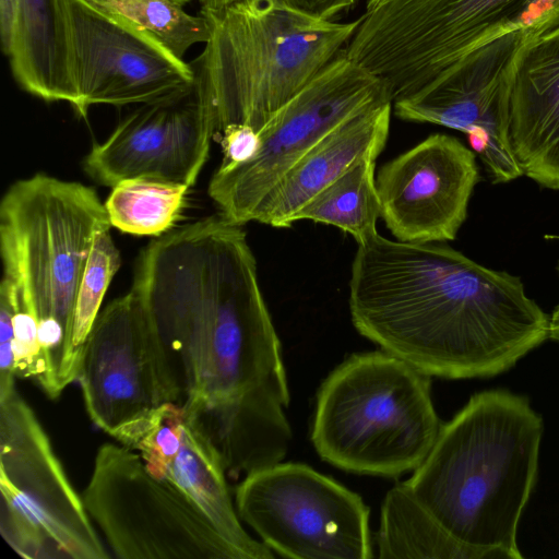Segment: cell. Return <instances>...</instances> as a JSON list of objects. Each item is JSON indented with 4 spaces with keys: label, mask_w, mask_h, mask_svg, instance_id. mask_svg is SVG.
<instances>
[{
    "label": "cell",
    "mask_w": 559,
    "mask_h": 559,
    "mask_svg": "<svg viewBox=\"0 0 559 559\" xmlns=\"http://www.w3.org/2000/svg\"><path fill=\"white\" fill-rule=\"evenodd\" d=\"M349 278L356 330L429 377H493L549 337V316L520 277L440 242L357 243Z\"/></svg>",
    "instance_id": "cell-1"
},
{
    "label": "cell",
    "mask_w": 559,
    "mask_h": 559,
    "mask_svg": "<svg viewBox=\"0 0 559 559\" xmlns=\"http://www.w3.org/2000/svg\"><path fill=\"white\" fill-rule=\"evenodd\" d=\"M132 288L165 346L187 409L199 413L286 381L241 225L216 214L159 236L142 251Z\"/></svg>",
    "instance_id": "cell-2"
},
{
    "label": "cell",
    "mask_w": 559,
    "mask_h": 559,
    "mask_svg": "<svg viewBox=\"0 0 559 559\" xmlns=\"http://www.w3.org/2000/svg\"><path fill=\"white\" fill-rule=\"evenodd\" d=\"M543 431L526 396L502 389L475 393L441 426L405 485L481 559H521L518 527L535 486Z\"/></svg>",
    "instance_id": "cell-3"
},
{
    "label": "cell",
    "mask_w": 559,
    "mask_h": 559,
    "mask_svg": "<svg viewBox=\"0 0 559 559\" xmlns=\"http://www.w3.org/2000/svg\"><path fill=\"white\" fill-rule=\"evenodd\" d=\"M106 228L111 224L94 189L46 174L15 181L0 202L2 276L36 317L35 382L50 399L78 378L75 300L93 239Z\"/></svg>",
    "instance_id": "cell-4"
},
{
    "label": "cell",
    "mask_w": 559,
    "mask_h": 559,
    "mask_svg": "<svg viewBox=\"0 0 559 559\" xmlns=\"http://www.w3.org/2000/svg\"><path fill=\"white\" fill-rule=\"evenodd\" d=\"M201 13L211 36L190 64L216 133L233 124L259 132L347 46L359 24L316 19L280 0H237Z\"/></svg>",
    "instance_id": "cell-5"
},
{
    "label": "cell",
    "mask_w": 559,
    "mask_h": 559,
    "mask_svg": "<svg viewBox=\"0 0 559 559\" xmlns=\"http://www.w3.org/2000/svg\"><path fill=\"white\" fill-rule=\"evenodd\" d=\"M441 426L430 377L381 349L352 355L323 381L311 440L341 469L388 477L415 471Z\"/></svg>",
    "instance_id": "cell-6"
},
{
    "label": "cell",
    "mask_w": 559,
    "mask_h": 559,
    "mask_svg": "<svg viewBox=\"0 0 559 559\" xmlns=\"http://www.w3.org/2000/svg\"><path fill=\"white\" fill-rule=\"evenodd\" d=\"M558 25L559 0H367L344 51L394 102L501 35Z\"/></svg>",
    "instance_id": "cell-7"
},
{
    "label": "cell",
    "mask_w": 559,
    "mask_h": 559,
    "mask_svg": "<svg viewBox=\"0 0 559 559\" xmlns=\"http://www.w3.org/2000/svg\"><path fill=\"white\" fill-rule=\"evenodd\" d=\"M55 102L80 117L97 105L148 104L191 91L194 72L154 35L86 0H51Z\"/></svg>",
    "instance_id": "cell-8"
},
{
    "label": "cell",
    "mask_w": 559,
    "mask_h": 559,
    "mask_svg": "<svg viewBox=\"0 0 559 559\" xmlns=\"http://www.w3.org/2000/svg\"><path fill=\"white\" fill-rule=\"evenodd\" d=\"M0 532L26 559H106L91 516L15 384L0 392Z\"/></svg>",
    "instance_id": "cell-9"
},
{
    "label": "cell",
    "mask_w": 559,
    "mask_h": 559,
    "mask_svg": "<svg viewBox=\"0 0 559 559\" xmlns=\"http://www.w3.org/2000/svg\"><path fill=\"white\" fill-rule=\"evenodd\" d=\"M344 49L263 126L252 158L213 174L209 195L226 219L254 222L264 199L318 142L357 114L393 102L386 84Z\"/></svg>",
    "instance_id": "cell-10"
},
{
    "label": "cell",
    "mask_w": 559,
    "mask_h": 559,
    "mask_svg": "<svg viewBox=\"0 0 559 559\" xmlns=\"http://www.w3.org/2000/svg\"><path fill=\"white\" fill-rule=\"evenodd\" d=\"M83 501L119 558L238 559L182 492L122 444L98 449Z\"/></svg>",
    "instance_id": "cell-11"
},
{
    "label": "cell",
    "mask_w": 559,
    "mask_h": 559,
    "mask_svg": "<svg viewBox=\"0 0 559 559\" xmlns=\"http://www.w3.org/2000/svg\"><path fill=\"white\" fill-rule=\"evenodd\" d=\"M79 381L92 421L122 445L181 390L138 293L102 310L83 345Z\"/></svg>",
    "instance_id": "cell-12"
},
{
    "label": "cell",
    "mask_w": 559,
    "mask_h": 559,
    "mask_svg": "<svg viewBox=\"0 0 559 559\" xmlns=\"http://www.w3.org/2000/svg\"><path fill=\"white\" fill-rule=\"evenodd\" d=\"M236 509L282 557L369 559V509L356 492L308 465L278 463L249 474Z\"/></svg>",
    "instance_id": "cell-13"
},
{
    "label": "cell",
    "mask_w": 559,
    "mask_h": 559,
    "mask_svg": "<svg viewBox=\"0 0 559 559\" xmlns=\"http://www.w3.org/2000/svg\"><path fill=\"white\" fill-rule=\"evenodd\" d=\"M536 34L519 29L480 46L421 88L394 100V115L464 132L493 182L519 178L522 171L508 139L507 76L520 48Z\"/></svg>",
    "instance_id": "cell-14"
},
{
    "label": "cell",
    "mask_w": 559,
    "mask_h": 559,
    "mask_svg": "<svg viewBox=\"0 0 559 559\" xmlns=\"http://www.w3.org/2000/svg\"><path fill=\"white\" fill-rule=\"evenodd\" d=\"M216 130L194 92L142 104L85 156L86 174L114 187L150 179L191 188L210 155Z\"/></svg>",
    "instance_id": "cell-15"
},
{
    "label": "cell",
    "mask_w": 559,
    "mask_h": 559,
    "mask_svg": "<svg viewBox=\"0 0 559 559\" xmlns=\"http://www.w3.org/2000/svg\"><path fill=\"white\" fill-rule=\"evenodd\" d=\"M478 180L473 151L454 136L431 134L380 168V217L400 241L453 240Z\"/></svg>",
    "instance_id": "cell-16"
},
{
    "label": "cell",
    "mask_w": 559,
    "mask_h": 559,
    "mask_svg": "<svg viewBox=\"0 0 559 559\" xmlns=\"http://www.w3.org/2000/svg\"><path fill=\"white\" fill-rule=\"evenodd\" d=\"M138 451L147 469L182 492L214 525L238 559L274 558L242 527L229 495L222 459L199 415L168 403L124 445Z\"/></svg>",
    "instance_id": "cell-17"
},
{
    "label": "cell",
    "mask_w": 559,
    "mask_h": 559,
    "mask_svg": "<svg viewBox=\"0 0 559 559\" xmlns=\"http://www.w3.org/2000/svg\"><path fill=\"white\" fill-rule=\"evenodd\" d=\"M507 126L522 175L559 190V25L518 51L507 76Z\"/></svg>",
    "instance_id": "cell-18"
},
{
    "label": "cell",
    "mask_w": 559,
    "mask_h": 559,
    "mask_svg": "<svg viewBox=\"0 0 559 559\" xmlns=\"http://www.w3.org/2000/svg\"><path fill=\"white\" fill-rule=\"evenodd\" d=\"M393 102L374 105L331 131L281 179L261 204L255 221L290 227L296 214L361 157L385 146Z\"/></svg>",
    "instance_id": "cell-19"
},
{
    "label": "cell",
    "mask_w": 559,
    "mask_h": 559,
    "mask_svg": "<svg viewBox=\"0 0 559 559\" xmlns=\"http://www.w3.org/2000/svg\"><path fill=\"white\" fill-rule=\"evenodd\" d=\"M287 381L266 383L241 399L197 413L226 473L249 475L285 457L292 430L284 414Z\"/></svg>",
    "instance_id": "cell-20"
},
{
    "label": "cell",
    "mask_w": 559,
    "mask_h": 559,
    "mask_svg": "<svg viewBox=\"0 0 559 559\" xmlns=\"http://www.w3.org/2000/svg\"><path fill=\"white\" fill-rule=\"evenodd\" d=\"M378 550L380 558L481 559L455 539L405 483L390 489L382 502Z\"/></svg>",
    "instance_id": "cell-21"
},
{
    "label": "cell",
    "mask_w": 559,
    "mask_h": 559,
    "mask_svg": "<svg viewBox=\"0 0 559 559\" xmlns=\"http://www.w3.org/2000/svg\"><path fill=\"white\" fill-rule=\"evenodd\" d=\"M377 156L358 159L341 177L310 200L295 216L332 225L361 243L376 236L381 215L376 186Z\"/></svg>",
    "instance_id": "cell-22"
},
{
    "label": "cell",
    "mask_w": 559,
    "mask_h": 559,
    "mask_svg": "<svg viewBox=\"0 0 559 559\" xmlns=\"http://www.w3.org/2000/svg\"><path fill=\"white\" fill-rule=\"evenodd\" d=\"M3 52L21 88L45 102H55L51 0H16L10 39Z\"/></svg>",
    "instance_id": "cell-23"
},
{
    "label": "cell",
    "mask_w": 559,
    "mask_h": 559,
    "mask_svg": "<svg viewBox=\"0 0 559 559\" xmlns=\"http://www.w3.org/2000/svg\"><path fill=\"white\" fill-rule=\"evenodd\" d=\"M188 190L180 183L128 179L112 187L104 204L111 227L136 236H162L180 218Z\"/></svg>",
    "instance_id": "cell-24"
},
{
    "label": "cell",
    "mask_w": 559,
    "mask_h": 559,
    "mask_svg": "<svg viewBox=\"0 0 559 559\" xmlns=\"http://www.w3.org/2000/svg\"><path fill=\"white\" fill-rule=\"evenodd\" d=\"M102 9L118 13L154 35L176 57L183 60L195 44L211 36L209 20L202 13L189 14L173 0H86Z\"/></svg>",
    "instance_id": "cell-25"
},
{
    "label": "cell",
    "mask_w": 559,
    "mask_h": 559,
    "mask_svg": "<svg viewBox=\"0 0 559 559\" xmlns=\"http://www.w3.org/2000/svg\"><path fill=\"white\" fill-rule=\"evenodd\" d=\"M121 265V257L110 235V228L99 230L91 247L76 295L72 346L81 359L83 345L100 312L105 294Z\"/></svg>",
    "instance_id": "cell-26"
},
{
    "label": "cell",
    "mask_w": 559,
    "mask_h": 559,
    "mask_svg": "<svg viewBox=\"0 0 559 559\" xmlns=\"http://www.w3.org/2000/svg\"><path fill=\"white\" fill-rule=\"evenodd\" d=\"M0 290L7 294L12 308L15 377L36 381L39 358L36 317L22 299L14 284L5 276L1 278Z\"/></svg>",
    "instance_id": "cell-27"
},
{
    "label": "cell",
    "mask_w": 559,
    "mask_h": 559,
    "mask_svg": "<svg viewBox=\"0 0 559 559\" xmlns=\"http://www.w3.org/2000/svg\"><path fill=\"white\" fill-rule=\"evenodd\" d=\"M223 160L221 166H231L252 158L261 145L259 133L247 124H233L222 132Z\"/></svg>",
    "instance_id": "cell-28"
},
{
    "label": "cell",
    "mask_w": 559,
    "mask_h": 559,
    "mask_svg": "<svg viewBox=\"0 0 559 559\" xmlns=\"http://www.w3.org/2000/svg\"><path fill=\"white\" fill-rule=\"evenodd\" d=\"M289 8L309 16L332 21V19L355 5L359 0H280Z\"/></svg>",
    "instance_id": "cell-29"
},
{
    "label": "cell",
    "mask_w": 559,
    "mask_h": 559,
    "mask_svg": "<svg viewBox=\"0 0 559 559\" xmlns=\"http://www.w3.org/2000/svg\"><path fill=\"white\" fill-rule=\"evenodd\" d=\"M16 0H0V35L2 50L8 47Z\"/></svg>",
    "instance_id": "cell-30"
},
{
    "label": "cell",
    "mask_w": 559,
    "mask_h": 559,
    "mask_svg": "<svg viewBox=\"0 0 559 559\" xmlns=\"http://www.w3.org/2000/svg\"><path fill=\"white\" fill-rule=\"evenodd\" d=\"M549 338L559 343V305L555 308L554 312L549 317Z\"/></svg>",
    "instance_id": "cell-31"
},
{
    "label": "cell",
    "mask_w": 559,
    "mask_h": 559,
    "mask_svg": "<svg viewBox=\"0 0 559 559\" xmlns=\"http://www.w3.org/2000/svg\"><path fill=\"white\" fill-rule=\"evenodd\" d=\"M173 1L177 2L178 4L185 5L188 2H190L191 0H173Z\"/></svg>",
    "instance_id": "cell-32"
}]
</instances>
